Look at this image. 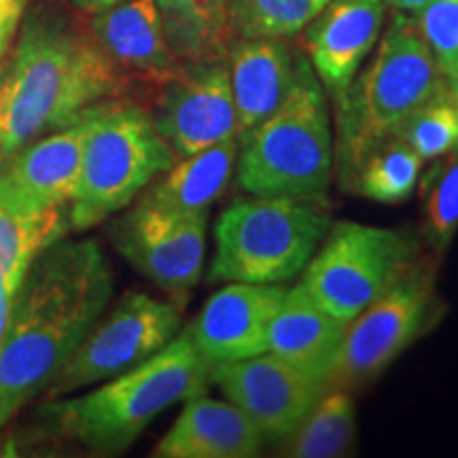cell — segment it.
<instances>
[{
	"label": "cell",
	"mask_w": 458,
	"mask_h": 458,
	"mask_svg": "<svg viewBox=\"0 0 458 458\" xmlns=\"http://www.w3.org/2000/svg\"><path fill=\"white\" fill-rule=\"evenodd\" d=\"M113 270L96 240H57L17 286L0 348V428L47 391L111 303Z\"/></svg>",
	"instance_id": "cell-1"
},
{
	"label": "cell",
	"mask_w": 458,
	"mask_h": 458,
	"mask_svg": "<svg viewBox=\"0 0 458 458\" xmlns=\"http://www.w3.org/2000/svg\"><path fill=\"white\" fill-rule=\"evenodd\" d=\"M125 85L91 32L51 7L26 11L0 79V164L94 102L123 96Z\"/></svg>",
	"instance_id": "cell-2"
},
{
	"label": "cell",
	"mask_w": 458,
	"mask_h": 458,
	"mask_svg": "<svg viewBox=\"0 0 458 458\" xmlns=\"http://www.w3.org/2000/svg\"><path fill=\"white\" fill-rule=\"evenodd\" d=\"M213 365L198 351L189 331H179L162 351L105 385L74 399L43 405L49 433L94 454H119L172 405L206 391Z\"/></svg>",
	"instance_id": "cell-3"
},
{
	"label": "cell",
	"mask_w": 458,
	"mask_h": 458,
	"mask_svg": "<svg viewBox=\"0 0 458 458\" xmlns=\"http://www.w3.org/2000/svg\"><path fill=\"white\" fill-rule=\"evenodd\" d=\"M445 85L411 15L393 11L368 66L335 96L334 156L340 187L352 193L360 165L397 136L408 119Z\"/></svg>",
	"instance_id": "cell-4"
},
{
	"label": "cell",
	"mask_w": 458,
	"mask_h": 458,
	"mask_svg": "<svg viewBox=\"0 0 458 458\" xmlns=\"http://www.w3.org/2000/svg\"><path fill=\"white\" fill-rule=\"evenodd\" d=\"M334 172L327 98L310 60L300 57L286 100L238 136L236 185L255 198L323 199Z\"/></svg>",
	"instance_id": "cell-5"
},
{
	"label": "cell",
	"mask_w": 458,
	"mask_h": 458,
	"mask_svg": "<svg viewBox=\"0 0 458 458\" xmlns=\"http://www.w3.org/2000/svg\"><path fill=\"white\" fill-rule=\"evenodd\" d=\"M85 114L81 172L68 206L71 229L77 232L122 213L176 162L148 108L139 102L117 96L94 102Z\"/></svg>",
	"instance_id": "cell-6"
},
{
	"label": "cell",
	"mask_w": 458,
	"mask_h": 458,
	"mask_svg": "<svg viewBox=\"0 0 458 458\" xmlns=\"http://www.w3.org/2000/svg\"><path fill=\"white\" fill-rule=\"evenodd\" d=\"M331 215L323 199H238L215 227V283L286 284L300 276L327 236Z\"/></svg>",
	"instance_id": "cell-7"
},
{
	"label": "cell",
	"mask_w": 458,
	"mask_h": 458,
	"mask_svg": "<svg viewBox=\"0 0 458 458\" xmlns=\"http://www.w3.org/2000/svg\"><path fill=\"white\" fill-rule=\"evenodd\" d=\"M420 257L410 232L365 223H331L303 267V289L335 318L351 323Z\"/></svg>",
	"instance_id": "cell-8"
},
{
	"label": "cell",
	"mask_w": 458,
	"mask_h": 458,
	"mask_svg": "<svg viewBox=\"0 0 458 458\" xmlns=\"http://www.w3.org/2000/svg\"><path fill=\"white\" fill-rule=\"evenodd\" d=\"M442 312L435 267L420 255L403 276L346 325L329 386L352 388L374 380L405 348L433 329Z\"/></svg>",
	"instance_id": "cell-9"
},
{
	"label": "cell",
	"mask_w": 458,
	"mask_h": 458,
	"mask_svg": "<svg viewBox=\"0 0 458 458\" xmlns=\"http://www.w3.org/2000/svg\"><path fill=\"white\" fill-rule=\"evenodd\" d=\"M181 323V303L157 300L142 291H128L96 320L85 340L43 393L45 399L66 397L79 388L105 382L142 363L179 334Z\"/></svg>",
	"instance_id": "cell-10"
},
{
	"label": "cell",
	"mask_w": 458,
	"mask_h": 458,
	"mask_svg": "<svg viewBox=\"0 0 458 458\" xmlns=\"http://www.w3.org/2000/svg\"><path fill=\"white\" fill-rule=\"evenodd\" d=\"M208 213L182 215L136 199L111 225L114 249L170 295L202 278Z\"/></svg>",
	"instance_id": "cell-11"
},
{
	"label": "cell",
	"mask_w": 458,
	"mask_h": 458,
	"mask_svg": "<svg viewBox=\"0 0 458 458\" xmlns=\"http://www.w3.org/2000/svg\"><path fill=\"white\" fill-rule=\"evenodd\" d=\"M148 113L176 159L236 139L238 114L225 60L181 64L156 89Z\"/></svg>",
	"instance_id": "cell-12"
},
{
	"label": "cell",
	"mask_w": 458,
	"mask_h": 458,
	"mask_svg": "<svg viewBox=\"0 0 458 458\" xmlns=\"http://www.w3.org/2000/svg\"><path fill=\"white\" fill-rule=\"evenodd\" d=\"M210 382L253 420L263 439H289L329 391L272 352L213 365Z\"/></svg>",
	"instance_id": "cell-13"
},
{
	"label": "cell",
	"mask_w": 458,
	"mask_h": 458,
	"mask_svg": "<svg viewBox=\"0 0 458 458\" xmlns=\"http://www.w3.org/2000/svg\"><path fill=\"white\" fill-rule=\"evenodd\" d=\"M85 111L66 128L28 142L0 164V204L21 215L68 208L81 172Z\"/></svg>",
	"instance_id": "cell-14"
},
{
	"label": "cell",
	"mask_w": 458,
	"mask_h": 458,
	"mask_svg": "<svg viewBox=\"0 0 458 458\" xmlns=\"http://www.w3.org/2000/svg\"><path fill=\"white\" fill-rule=\"evenodd\" d=\"M284 293L286 284L229 283L204 303L187 327L189 335L210 365L267 352L272 320Z\"/></svg>",
	"instance_id": "cell-15"
},
{
	"label": "cell",
	"mask_w": 458,
	"mask_h": 458,
	"mask_svg": "<svg viewBox=\"0 0 458 458\" xmlns=\"http://www.w3.org/2000/svg\"><path fill=\"white\" fill-rule=\"evenodd\" d=\"M385 15V0H329L303 28L308 60L331 98L348 88L374 51Z\"/></svg>",
	"instance_id": "cell-16"
},
{
	"label": "cell",
	"mask_w": 458,
	"mask_h": 458,
	"mask_svg": "<svg viewBox=\"0 0 458 458\" xmlns=\"http://www.w3.org/2000/svg\"><path fill=\"white\" fill-rule=\"evenodd\" d=\"M91 37L122 77L157 89L181 68L156 0H125L91 17Z\"/></svg>",
	"instance_id": "cell-17"
},
{
	"label": "cell",
	"mask_w": 458,
	"mask_h": 458,
	"mask_svg": "<svg viewBox=\"0 0 458 458\" xmlns=\"http://www.w3.org/2000/svg\"><path fill=\"white\" fill-rule=\"evenodd\" d=\"M344 320L325 310L314 297L297 283L286 289L270 327L267 352L293 365L301 374L331 385L340 360Z\"/></svg>",
	"instance_id": "cell-18"
},
{
	"label": "cell",
	"mask_w": 458,
	"mask_h": 458,
	"mask_svg": "<svg viewBox=\"0 0 458 458\" xmlns=\"http://www.w3.org/2000/svg\"><path fill=\"white\" fill-rule=\"evenodd\" d=\"M263 448V435L242 410L229 401L198 394L159 439L157 458H253Z\"/></svg>",
	"instance_id": "cell-19"
},
{
	"label": "cell",
	"mask_w": 458,
	"mask_h": 458,
	"mask_svg": "<svg viewBox=\"0 0 458 458\" xmlns=\"http://www.w3.org/2000/svg\"><path fill=\"white\" fill-rule=\"evenodd\" d=\"M300 57L283 38H236L225 64L238 114V136L276 111L293 89Z\"/></svg>",
	"instance_id": "cell-20"
},
{
	"label": "cell",
	"mask_w": 458,
	"mask_h": 458,
	"mask_svg": "<svg viewBox=\"0 0 458 458\" xmlns=\"http://www.w3.org/2000/svg\"><path fill=\"white\" fill-rule=\"evenodd\" d=\"M238 157V136L179 157L136 199L182 215L208 213L225 191Z\"/></svg>",
	"instance_id": "cell-21"
},
{
	"label": "cell",
	"mask_w": 458,
	"mask_h": 458,
	"mask_svg": "<svg viewBox=\"0 0 458 458\" xmlns=\"http://www.w3.org/2000/svg\"><path fill=\"white\" fill-rule=\"evenodd\" d=\"M172 54L181 64L223 62L236 34L227 0H156Z\"/></svg>",
	"instance_id": "cell-22"
},
{
	"label": "cell",
	"mask_w": 458,
	"mask_h": 458,
	"mask_svg": "<svg viewBox=\"0 0 458 458\" xmlns=\"http://www.w3.org/2000/svg\"><path fill=\"white\" fill-rule=\"evenodd\" d=\"M68 229V208L21 215L0 204V276L13 295L30 263L57 240L66 238Z\"/></svg>",
	"instance_id": "cell-23"
},
{
	"label": "cell",
	"mask_w": 458,
	"mask_h": 458,
	"mask_svg": "<svg viewBox=\"0 0 458 458\" xmlns=\"http://www.w3.org/2000/svg\"><path fill=\"white\" fill-rule=\"evenodd\" d=\"M289 452L295 458L344 456L354 442V401L348 388L329 386L310 414L289 437Z\"/></svg>",
	"instance_id": "cell-24"
},
{
	"label": "cell",
	"mask_w": 458,
	"mask_h": 458,
	"mask_svg": "<svg viewBox=\"0 0 458 458\" xmlns=\"http://www.w3.org/2000/svg\"><path fill=\"white\" fill-rule=\"evenodd\" d=\"M422 236L435 253H444L458 229V142L431 159L420 176Z\"/></svg>",
	"instance_id": "cell-25"
},
{
	"label": "cell",
	"mask_w": 458,
	"mask_h": 458,
	"mask_svg": "<svg viewBox=\"0 0 458 458\" xmlns=\"http://www.w3.org/2000/svg\"><path fill=\"white\" fill-rule=\"evenodd\" d=\"M329 0H227L236 38H291L300 34Z\"/></svg>",
	"instance_id": "cell-26"
},
{
	"label": "cell",
	"mask_w": 458,
	"mask_h": 458,
	"mask_svg": "<svg viewBox=\"0 0 458 458\" xmlns=\"http://www.w3.org/2000/svg\"><path fill=\"white\" fill-rule=\"evenodd\" d=\"M422 159L399 139L376 148L360 165L352 193L382 204H399L411 196L420 179Z\"/></svg>",
	"instance_id": "cell-27"
},
{
	"label": "cell",
	"mask_w": 458,
	"mask_h": 458,
	"mask_svg": "<svg viewBox=\"0 0 458 458\" xmlns=\"http://www.w3.org/2000/svg\"><path fill=\"white\" fill-rule=\"evenodd\" d=\"M411 151L420 156L422 162L444 156L458 142V114L452 102L450 85H445L431 100L425 102L411 117L401 125L397 136Z\"/></svg>",
	"instance_id": "cell-28"
},
{
	"label": "cell",
	"mask_w": 458,
	"mask_h": 458,
	"mask_svg": "<svg viewBox=\"0 0 458 458\" xmlns=\"http://www.w3.org/2000/svg\"><path fill=\"white\" fill-rule=\"evenodd\" d=\"M418 32L445 79L458 74V0H431L414 15Z\"/></svg>",
	"instance_id": "cell-29"
},
{
	"label": "cell",
	"mask_w": 458,
	"mask_h": 458,
	"mask_svg": "<svg viewBox=\"0 0 458 458\" xmlns=\"http://www.w3.org/2000/svg\"><path fill=\"white\" fill-rule=\"evenodd\" d=\"M28 11V0H0V41H13Z\"/></svg>",
	"instance_id": "cell-30"
},
{
	"label": "cell",
	"mask_w": 458,
	"mask_h": 458,
	"mask_svg": "<svg viewBox=\"0 0 458 458\" xmlns=\"http://www.w3.org/2000/svg\"><path fill=\"white\" fill-rule=\"evenodd\" d=\"M11 301H13V291L9 289L7 283H4V278L0 276V348H3L4 335H7Z\"/></svg>",
	"instance_id": "cell-31"
},
{
	"label": "cell",
	"mask_w": 458,
	"mask_h": 458,
	"mask_svg": "<svg viewBox=\"0 0 458 458\" xmlns=\"http://www.w3.org/2000/svg\"><path fill=\"white\" fill-rule=\"evenodd\" d=\"M428 3H431V0H385L386 7H391L393 11H399V13L411 15V17H414L416 13H420V11L425 9Z\"/></svg>",
	"instance_id": "cell-32"
},
{
	"label": "cell",
	"mask_w": 458,
	"mask_h": 458,
	"mask_svg": "<svg viewBox=\"0 0 458 458\" xmlns=\"http://www.w3.org/2000/svg\"><path fill=\"white\" fill-rule=\"evenodd\" d=\"M71 3L77 9L85 11V13L94 15V13H100V11H105V9L114 7V4L125 3V0H71Z\"/></svg>",
	"instance_id": "cell-33"
},
{
	"label": "cell",
	"mask_w": 458,
	"mask_h": 458,
	"mask_svg": "<svg viewBox=\"0 0 458 458\" xmlns=\"http://www.w3.org/2000/svg\"><path fill=\"white\" fill-rule=\"evenodd\" d=\"M448 85H450L452 102H454V108H456V114H458V74H456V77L448 79Z\"/></svg>",
	"instance_id": "cell-34"
},
{
	"label": "cell",
	"mask_w": 458,
	"mask_h": 458,
	"mask_svg": "<svg viewBox=\"0 0 458 458\" xmlns=\"http://www.w3.org/2000/svg\"><path fill=\"white\" fill-rule=\"evenodd\" d=\"M11 43H13V41H0V62H3L4 55H7Z\"/></svg>",
	"instance_id": "cell-35"
},
{
	"label": "cell",
	"mask_w": 458,
	"mask_h": 458,
	"mask_svg": "<svg viewBox=\"0 0 458 458\" xmlns=\"http://www.w3.org/2000/svg\"><path fill=\"white\" fill-rule=\"evenodd\" d=\"M3 72H4V62H0V79H3Z\"/></svg>",
	"instance_id": "cell-36"
}]
</instances>
